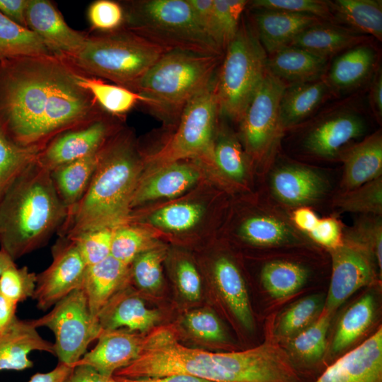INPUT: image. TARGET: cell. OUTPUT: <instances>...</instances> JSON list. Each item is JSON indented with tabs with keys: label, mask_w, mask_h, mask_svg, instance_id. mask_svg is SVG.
Segmentation results:
<instances>
[{
	"label": "cell",
	"mask_w": 382,
	"mask_h": 382,
	"mask_svg": "<svg viewBox=\"0 0 382 382\" xmlns=\"http://www.w3.org/2000/svg\"><path fill=\"white\" fill-rule=\"evenodd\" d=\"M328 3L336 24L381 41V0H334Z\"/></svg>",
	"instance_id": "30"
},
{
	"label": "cell",
	"mask_w": 382,
	"mask_h": 382,
	"mask_svg": "<svg viewBox=\"0 0 382 382\" xmlns=\"http://www.w3.org/2000/svg\"><path fill=\"white\" fill-rule=\"evenodd\" d=\"M153 245L154 240L149 231L127 223L115 228L110 255L129 266L139 254L154 248Z\"/></svg>",
	"instance_id": "39"
},
{
	"label": "cell",
	"mask_w": 382,
	"mask_h": 382,
	"mask_svg": "<svg viewBox=\"0 0 382 382\" xmlns=\"http://www.w3.org/2000/svg\"><path fill=\"white\" fill-rule=\"evenodd\" d=\"M142 161L129 134L117 132L103 145L83 195L67 213L61 238L116 228L129 222L131 202L141 176Z\"/></svg>",
	"instance_id": "2"
},
{
	"label": "cell",
	"mask_w": 382,
	"mask_h": 382,
	"mask_svg": "<svg viewBox=\"0 0 382 382\" xmlns=\"http://www.w3.org/2000/svg\"><path fill=\"white\" fill-rule=\"evenodd\" d=\"M87 265L74 243L61 238L52 248L50 265L37 275L33 299L46 311L73 291L82 288Z\"/></svg>",
	"instance_id": "12"
},
{
	"label": "cell",
	"mask_w": 382,
	"mask_h": 382,
	"mask_svg": "<svg viewBox=\"0 0 382 382\" xmlns=\"http://www.w3.org/2000/svg\"><path fill=\"white\" fill-rule=\"evenodd\" d=\"M12 259L2 250L0 249V274L6 265Z\"/></svg>",
	"instance_id": "62"
},
{
	"label": "cell",
	"mask_w": 382,
	"mask_h": 382,
	"mask_svg": "<svg viewBox=\"0 0 382 382\" xmlns=\"http://www.w3.org/2000/svg\"><path fill=\"white\" fill-rule=\"evenodd\" d=\"M352 231V242L371 253L381 272L382 270V228L379 221L360 224Z\"/></svg>",
	"instance_id": "51"
},
{
	"label": "cell",
	"mask_w": 382,
	"mask_h": 382,
	"mask_svg": "<svg viewBox=\"0 0 382 382\" xmlns=\"http://www.w3.org/2000/svg\"><path fill=\"white\" fill-rule=\"evenodd\" d=\"M365 40V35L342 25L323 21L306 29L289 45L302 48L328 60L336 54L364 43Z\"/></svg>",
	"instance_id": "26"
},
{
	"label": "cell",
	"mask_w": 382,
	"mask_h": 382,
	"mask_svg": "<svg viewBox=\"0 0 382 382\" xmlns=\"http://www.w3.org/2000/svg\"><path fill=\"white\" fill-rule=\"evenodd\" d=\"M211 158L219 169L230 178L240 181L245 174L243 151L237 139L223 132L214 143Z\"/></svg>",
	"instance_id": "41"
},
{
	"label": "cell",
	"mask_w": 382,
	"mask_h": 382,
	"mask_svg": "<svg viewBox=\"0 0 382 382\" xmlns=\"http://www.w3.org/2000/svg\"><path fill=\"white\" fill-rule=\"evenodd\" d=\"M312 382H382V328L329 364Z\"/></svg>",
	"instance_id": "15"
},
{
	"label": "cell",
	"mask_w": 382,
	"mask_h": 382,
	"mask_svg": "<svg viewBox=\"0 0 382 382\" xmlns=\"http://www.w3.org/2000/svg\"><path fill=\"white\" fill-rule=\"evenodd\" d=\"M56 56L0 58V126L21 146L42 150L58 134L105 112Z\"/></svg>",
	"instance_id": "1"
},
{
	"label": "cell",
	"mask_w": 382,
	"mask_h": 382,
	"mask_svg": "<svg viewBox=\"0 0 382 382\" xmlns=\"http://www.w3.org/2000/svg\"><path fill=\"white\" fill-rule=\"evenodd\" d=\"M240 233L248 242L260 246L284 244L293 238L289 226L281 220L270 216H255L246 219L240 228Z\"/></svg>",
	"instance_id": "38"
},
{
	"label": "cell",
	"mask_w": 382,
	"mask_h": 382,
	"mask_svg": "<svg viewBox=\"0 0 382 382\" xmlns=\"http://www.w3.org/2000/svg\"><path fill=\"white\" fill-rule=\"evenodd\" d=\"M328 59L294 46H286L267 54V69L286 86L325 76Z\"/></svg>",
	"instance_id": "25"
},
{
	"label": "cell",
	"mask_w": 382,
	"mask_h": 382,
	"mask_svg": "<svg viewBox=\"0 0 382 382\" xmlns=\"http://www.w3.org/2000/svg\"><path fill=\"white\" fill-rule=\"evenodd\" d=\"M115 294L97 316L103 330L124 328L132 332L144 333L158 321L156 310L148 308L138 296L125 290Z\"/></svg>",
	"instance_id": "21"
},
{
	"label": "cell",
	"mask_w": 382,
	"mask_h": 382,
	"mask_svg": "<svg viewBox=\"0 0 382 382\" xmlns=\"http://www.w3.org/2000/svg\"><path fill=\"white\" fill-rule=\"evenodd\" d=\"M223 55L166 51L131 90L148 100L154 111L180 115L185 105L215 77Z\"/></svg>",
	"instance_id": "4"
},
{
	"label": "cell",
	"mask_w": 382,
	"mask_h": 382,
	"mask_svg": "<svg viewBox=\"0 0 382 382\" xmlns=\"http://www.w3.org/2000/svg\"><path fill=\"white\" fill-rule=\"evenodd\" d=\"M366 129L364 118L355 110H335L316 123L304 139L311 154L324 158L335 157L351 141L362 136Z\"/></svg>",
	"instance_id": "17"
},
{
	"label": "cell",
	"mask_w": 382,
	"mask_h": 382,
	"mask_svg": "<svg viewBox=\"0 0 382 382\" xmlns=\"http://www.w3.org/2000/svg\"><path fill=\"white\" fill-rule=\"evenodd\" d=\"M26 21L55 56L69 59L85 45L88 35L74 30L54 5L47 0H29Z\"/></svg>",
	"instance_id": "14"
},
{
	"label": "cell",
	"mask_w": 382,
	"mask_h": 382,
	"mask_svg": "<svg viewBox=\"0 0 382 382\" xmlns=\"http://www.w3.org/2000/svg\"><path fill=\"white\" fill-rule=\"evenodd\" d=\"M335 203L344 211L381 214V177L340 194L335 199Z\"/></svg>",
	"instance_id": "40"
},
{
	"label": "cell",
	"mask_w": 382,
	"mask_h": 382,
	"mask_svg": "<svg viewBox=\"0 0 382 382\" xmlns=\"http://www.w3.org/2000/svg\"><path fill=\"white\" fill-rule=\"evenodd\" d=\"M332 93L324 76L286 86L279 103L281 129L292 127L310 116Z\"/></svg>",
	"instance_id": "28"
},
{
	"label": "cell",
	"mask_w": 382,
	"mask_h": 382,
	"mask_svg": "<svg viewBox=\"0 0 382 382\" xmlns=\"http://www.w3.org/2000/svg\"><path fill=\"white\" fill-rule=\"evenodd\" d=\"M65 382H120L113 376H106L93 369L79 365L74 368L73 371Z\"/></svg>",
	"instance_id": "56"
},
{
	"label": "cell",
	"mask_w": 382,
	"mask_h": 382,
	"mask_svg": "<svg viewBox=\"0 0 382 382\" xmlns=\"http://www.w3.org/2000/svg\"><path fill=\"white\" fill-rule=\"evenodd\" d=\"M115 378L120 382H214L197 376L183 374H171L157 378L138 379Z\"/></svg>",
	"instance_id": "60"
},
{
	"label": "cell",
	"mask_w": 382,
	"mask_h": 382,
	"mask_svg": "<svg viewBox=\"0 0 382 382\" xmlns=\"http://www.w3.org/2000/svg\"><path fill=\"white\" fill-rule=\"evenodd\" d=\"M39 56L55 55L32 30L0 12V58Z\"/></svg>",
	"instance_id": "34"
},
{
	"label": "cell",
	"mask_w": 382,
	"mask_h": 382,
	"mask_svg": "<svg viewBox=\"0 0 382 382\" xmlns=\"http://www.w3.org/2000/svg\"><path fill=\"white\" fill-rule=\"evenodd\" d=\"M78 81L105 112L114 117L125 115L139 103H148V100L141 94L122 86L108 83L99 78L81 73Z\"/></svg>",
	"instance_id": "32"
},
{
	"label": "cell",
	"mask_w": 382,
	"mask_h": 382,
	"mask_svg": "<svg viewBox=\"0 0 382 382\" xmlns=\"http://www.w3.org/2000/svg\"><path fill=\"white\" fill-rule=\"evenodd\" d=\"M67 213L50 171L36 158L0 201V249L15 261L44 246Z\"/></svg>",
	"instance_id": "3"
},
{
	"label": "cell",
	"mask_w": 382,
	"mask_h": 382,
	"mask_svg": "<svg viewBox=\"0 0 382 382\" xmlns=\"http://www.w3.org/2000/svg\"><path fill=\"white\" fill-rule=\"evenodd\" d=\"M116 117L104 113L53 138L38 154L37 162L50 171L97 153L117 132Z\"/></svg>",
	"instance_id": "11"
},
{
	"label": "cell",
	"mask_w": 382,
	"mask_h": 382,
	"mask_svg": "<svg viewBox=\"0 0 382 382\" xmlns=\"http://www.w3.org/2000/svg\"><path fill=\"white\" fill-rule=\"evenodd\" d=\"M332 317V313L323 310L317 319L291 337L289 347L292 362L295 359L302 369H311L319 362L325 352Z\"/></svg>",
	"instance_id": "33"
},
{
	"label": "cell",
	"mask_w": 382,
	"mask_h": 382,
	"mask_svg": "<svg viewBox=\"0 0 382 382\" xmlns=\"http://www.w3.org/2000/svg\"><path fill=\"white\" fill-rule=\"evenodd\" d=\"M129 277V266L112 255L100 262L87 266L81 289L93 317L97 318L110 299L126 286Z\"/></svg>",
	"instance_id": "23"
},
{
	"label": "cell",
	"mask_w": 382,
	"mask_h": 382,
	"mask_svg": "<svg viewBox=\"0 0 382 382\" xmlns=\"http://www.w3.org/2000/svg\"><path fill=\"white\" fill-rule=\"evenodd\" d=\"M178 288L183 296L195 301L200 298L201 280L194 265L188 260L180 261L176 269Z\"/></svg>",
	"instance_id": "53"
},
{
	"label": "cell",
	"mask_w": 382,
	"mask_h": 382,
	"mask_svg": "<svg viewBox=\"0 0 382 382\" xmlns=\"http://www.w3.org/2000/svg\"><path fill=\"white\" fill-rule=\"evenodd\" d=\"M165 52L122 28L88 35L83 47L66 60L85 75L108 79L130 89Z\"/></svg>",
	"instance_id": "6"
},
{
	"label": "cell",
	"mask_w": 382,
	"mask_h": 382,
	"mask_svg": "<svg viewBox=\"0 0 382 382\" xmlns=\"http://www.w3.org/2000/svg\"><path fill=\"white\" fill-rule=\"evenodd\" d=\"M28 2L29 0H0V12L14 23L28 28L26 21Z\"/></svg>",
	"instance_id": "55"
},
{
	"label": "cell",
	"mask_w": 382,
	"mask_h": 382,
	"mask_svg": "<svg viewBox=\"0 0 382 382\" xmlns=\"http://www.w3.org/2000/svg\"><path fill=\"white\" fill-rule=\"evenodd\" d=\"M308 276L306 269L297 263L274 260L262 267L261 282L270 296L279 299L299 291L306 282Z\"/></svg>",
	"instance_id": "36"
},
{
	"label": "cell",
	"mask_w": 382,
	"mask_h": 382,
	"mask_svg": "<svg viewBox=\"0 0 382 382\" xmlns=\"http://www.w3.org/2000/svg\"><path fill=\"white\" fill-rule=\"evenodd\" d=\"M115 228H101L81 233L71 238L87 266L96 265L110 255Z\"/></svg>",
	"instance_id": "47"
},
{
	"label": "cell",
	"mask_w": 382,
	"mask_h": 382,
	"mask_svg": "<svg viewBox=\"0 0 382 382\" xmlns=\"http://www.w3.org/2000/svg\"><path fill=\"white\" fill-rule=\"evenodd\" d=\"M307 235L328 250L338 248L344 242L340 222L333 217L319 219L315 228Z\"/></svg>",
	"instance_id": "52"
},
{
	"label": "cell",
	"mask_w": 382,
	"mask_h": 382,
	"mask_svg": "<svg viewBox=\"0 0 382 382\" xmlns=\"http://www.w3.org/2000/svg\"><path fill=\"white\" fill-rule=\"evenodd\" d=\"M185 325L188 330L201 340L221 342L225 340V332L217 317L207 310H196L187 313Z\"/></svg>",
	"instance_id": "50"
},
{
	"label": "cell",
	"mask_w": 382,
	"mask_h": 382,
	"mask_svg": "<svg viewBox=\"0 0 382 382\" xmlns=\"http://www.w3.org/2000/svg\"><path fill=\"white\" fill-rule=\"evenodd\" d=\"M370 86L369 103L371 108L378 119L382 117V71L378 67L373 76Z\"/></svg>",
	"instance_id": "57"
},
{
	"label": "cell",
	"mask_w": 382,
	"mask_h": 382,
	"mask_svg": "<svg viewBox=\"0 0 382 382\" xmlns=\"http://www.w3.org/2000/svg\"><path fill=\"white\" fill-rule=\"evenodd\" d=\"M267 62V54L253 28L241 20L216 73L219 115L240 121L266 76Z\"/></svg>",
	"instance_id": "7"
},
{
	"label": "cell",
	"mask_w": 382,
	"mask_h": 382,
	"mask_svg": "<svg viewBox=\"0 0 382 382\" xmlns=\"http://www.w3.org/2000/svg\"><path fill=\"white\" fill-rule=\"evenodd\" d=\"M343 185L347 190L359 187L382 173V135L377 131L352 146L344 156Z\"/></svg>",
	"instance_id": "27"
},
{
	"label": "cell",
	"mask_w": 382,
	"mask_h": 382,
	"mask_svg": "<svg viewBox=\"0 0 382 382\" xmlns=\"http://www.w3.org/2000/svg\"><path fill=\"white\" fill-rule=\"evenodd\" d=\"M375 300L371 294H365L354 302L344 313L333 337L331 350L337 354L357 340L372 323Z\"/></svg>",
	"instance_id": "35"
},
{
	"label": "cell",
	"mask_w": 382,
	"mask_h": 382,
	"mask_svg": "<svg viewBox=\"0 0 382 382\" xmlns=\"http://www.w3.org/2000/svg\"><path fill=\"white\" fill-rule=\"evenodd\" d=\"M42 351L55 355L54 344L43 339L30 320L16 316L0 331V371H21L31 368L33 361L28 355Z\"/></svg>",
	"instance_id": "19"
},
{
	"label": "cell",
	"mask_w": 382,
	"mask_h": 382,
	"mask_svg": "<svg viewBox=\"0 0 382 382\" xmlns=\"http://www.w3.org/2000/svg\"><path fill=\"white\" fill-rule=\"evenodd\" d=\"M216 286L225 303L248 330H252L254 320L245 282L235 264L227 257L219 258L214 265Z\"/></svg>",
	"instance_id": "29"
},
{
	"label": "cell",
	"mask_w": 382,
	"mask_h": 382,
	"mask_svg": "<svg viewBox=\"0 0 382 382\" xmlns=\"http://www.w3.org/2000/svg\"><path fill=\"white\" fill-rule=\"evenodd\" d=\"M332 257L330 284L324 311L332 314L351 295L370 284L374 278L371 255L352 241L329 250Z\"/></svg>",
	"instance_id": "13"
},
{
	"label": "cell",
	"mask_w": 382,
	"mask_h": 382,
	"mask_svg": "<svg viewBox=\"0 0 382 382\" xmlns=\"http://www.w3.org/2000/svg\"><path fill=\"white\" fill-rule=\"evenodd\" d=\"M164 257V250L154 247L139 254L131 263L130 275L140 289L150 291L160 287Z\"/></svg>",
	"instance_id": "44"
},
{
	"label": "cell",
	"mask_w": 382,
	"mask_h": 382,
	"mask_svg": "<svg viewBox=\"0 0 382 382\" xmlns=\"http://www.w3.org/2000/svg\"><path fill=\"white\" fill-rule=\"evenodd\" d=\"M99 152L50 170L56 192L68 211L85 193L96 170Z\"/></svg>",
	"instance_id": "31"
},
{
	"label": "cell",
	"mask_w": 382,
	"mask_h": 382,
	"mask_svg": "<svg viewBox=\"0 0 382 382\" xmlns=\"http://www.w3.org/2000/svg\"><path fill=\"white\" fill-rule=\"evenodd\" d=\"M152 175L140 178L131 202V209L151 200L175 197L192 187L199 177L192 166L171 162L159 165Z\"/></svg>",
	"instance_id": "20"
},
{
	"label": "cell",
	"mask_w": 382,
	"mask_h": 382,
	"mask_svg": "<svg viewBox=\"0 0 382 382\" xmlns=\"http://www.w3.org/2000/svg\"><path fill=\"white\" fill-rule=\"evenodd\" d=\"M40 151L18 145L0 126V201L16 178L36 160Z\"/></svg>",
	"instance_id": "37"
},
{
	"label": "cell",
	"mask_w": 382,
	"mask_h": 382,
	"mask_svg": "<svg viewBox=\"0 0 382 382\" xmlns=\"http://www.w3.org/2000/svg\"><path fill=\"white\" fill-rule=\"evenodd\" d=\"M253 29L267 54L289 46L306 29L325 21L316 16L277 10L255 9Z\"/></svg>",
	"instance_id": "18"
},
{
	"label": "cell",
	"mask_w": 382,
	"mask_h": 382,
	"mask_svg": "<svg viewBox=\"0 0 382 382\" xmlns=\"http://www.w3.org/2000/svg\"><path fill=\"white\" fill-rule=\"evenodd\" d=\"M87 16L91 28L100 33L121 29L125 23L123 6L112 0L94 1L88 6Z\"/></svg>",
	"instance_id": "49"
},
{
	"label": "cell",
	"mask_w": 382,
	"mask_h": 382,
	"mask_svg": "<svg viewBox=\"0 0 382 382\" xmlns=\"http://www.w3.org/2000/svg\"><path fill=\"white\" fill-rule=\"evenodd\" d=\"M17 304L0 294V331L5 328L16 316Z\"/></svg>",
	"instance_id": "61"
},
{
	"label": "cell",
	"mask_w": 382,
	"mask_h": 382,
	"mask_svg": "<svg viewBox=\"0 0 382 382\" xmlns=\"http://www.w3.org/2000/svg\"><path fill=\"white\" fill-rule=\"evenodd\" d=\"M377 53L368 44L354 46L337 56L324 79L331 92H345L364 83L376 70Z\"/></svg>",
	"instance_id": "22"
},
{
	"label": "cell",
	"mask_w": 382,
	"mask_h": 382,
	"mask_svg": "<svg viewBox=\"0 0 382 382\" xmlns=\"http://www.w3.org/2000/svg\"><path fill=\"white\" fill-rule=\"evenodd\" d=\"M203 214V208L195 203H176L166 206L151 216L156 226L172 231H184L195 226Z\"/></svg>",
	"instance_id": "43"
},
{
	"label": "cell",
	"mask_w": 382,
	"mask_h": 382,
	"mask_svg": "<svg viewBox=\"0 0 382 382\" xmlns=\"http://www.w3.org/2000/svg\"><path fill=\"white\" fill-rule=\"evenodd\" d=\"M292 219L299 229L308 234L315 228L319 218L311 209L302 207L293 212Z\"/></svg>",
	"instance_id": "58"
},
{
	"label": "cell",
	"mask_w": 382,
	"mask_h": 382,
	"mask_svg": "<svg viewBox=\"0 0 382 382\" xmlns=\"http://www.w3.org/2000/svg\"><path fill=\"white\" fill-rule=\"evenodd\" d=\"M30 322L37 328L44 326L53 332L55 356L59 363L73 368L103 331L98 319L90 312L81 288L58 301L48 313Z\"/></svg>",
	"instance_id": "9"
},
{
	"label": "cell",
	"mask_w": 382,
	"mask_h": 382,
	"mask_svg": "<svg viewBox=\"0 0 382 382\" xmlns=\"http://www.w3.org/2000/svg\"><path fill=\"white\" fill-rule=\"evenodd\" d=\"M320 307V299L316 296L295 302L280 317L277 334L282 337L291 338L316 320Z\"/></svg>",
	"instance_id": "46"
},
{
	"label": "cell",
	"mask_w": 382,
	"mask_h": 382,
	"mask_svg": "<svg viewBox=\"0 0 382 382\" xmlns=\"http://www.w3.org/2000/svg\"><path fill=\"white\" fill-rule=\"evenodd\" d=\"M216 76L185 105L176 132L154 156V163L159 166L187 158H211L219 116Z\"/></svg>",
	"instance_id": "8"
},
{
	"label": "cell",
	"mask_w": 382,
	"mask_h": 382,
	"mask_svg": "<svg viewBox=\"0 0 382 382\" xmlns=\"http://www.w3.org/2000/svg\"><path fill=\"white\" fill-rule=\"evenodd\" d=\"M73 369L74 368L71 366L63 363H59L50 371L34 374L28 382H65Z\"/></svg>",
	"instance_id": "59"
},
{
	"label": "cell",
	"mask_w": 382,
	"mask_h": 382,
	"mask_svg": "<svg viewBox=\"0 0 382 382\" xmlns=\"http://www.w3.org/2000/svg\"><path fill=\"white\" fill-rule=\"evenodd\" d=\"M187 1L191 6L200 26L215 42L214 9L213 0H187Z\"/></svg>",
	"instance_id": "54"
},
{
	"label": "cell",
	"mask_w": 382,
	"mask_h": 382,
	"mask_svg": "<svg viewBox=\"0 0 382 382\" xmlns=\"http://www.w3.org/2000/svg\"><path fill=\"white\" fill-rule=\"evenodd\" d=\"M37 282V275L27 267L18 268L13 260L0 274V294L18 304L33 297Z\"/></svg>",
	"instance_id": "45"
},
{
	"label": "cell",
	"mask_w": 382,
	"mask_h": 382,
	"mask_svg": "<svg viewBox=\"0 0 382 382\" xmlns=\"http://www.w3.org/2000/svg\"><path fill=\"white\" fill-rule=\"evenodd\" d=\"M123 8V28L165 51L224 55L199 24L187 0L129 1Z\"/></svg>",
	"instance_id": "5"
},
{
	"label": "cell",
	"mask_w": 382,
	"mask_h": 382,
	"mask_svg": "<svg viewBox=\"0 0 382 382\" xmlns=\"http://www.w3.org/2000/svg\"><path fill=\"white\" fill-rule=\"evenodd\" d=\"M252 8L277 10L316 16L335 23L328 1L322 0H254L248 2Z\"/></svg>",
	"instance_id": "48"
},
{
	"label": "cell",
	"mask_w": 382,
	"mask_h": 382,
	"mask_svg": "<svg viewBox=\"0 0 382 382\" xmlns=\"http://www.w3.org/2000/svg\"><path fill=\"white\" fill-rule=\"evenodd\" d=\"M214 9V40L224 52L236 35L242 13L248 4L245 0H213Z\"/></svg>",
	"instance_id": "42"
},
{
	"label": "cell",
	"mask_w": 382,
	"mask_h": 382,
	"mask_svg": "<svg viewBox=\"0 0 382 382\" xmlns=\"http://www.w3.org/2000/svg\"><path fill=\"white\" fill-rule=\"evenodd\" d=\"M145 334L127 330H103L98 343L75 364L88 366L106 376L130 364L140 354Z\"/></svg>",
	"instance_id": "16"
},
{
	"label": "cell",
	"mask_w": 382,
	"mask_h": 382,
	"mask_svg": "<svg viewBox=\"0 0 382 382\" xmlns=\"http://www.w3.org/2000/svg\"><path fill=\"white\" fill-rule=\"evenodd\" d=\"M272 187L284 203L303 206L319 199L325 194L327 185L324 179L312 169L289 166L274 173Z\"/></svg>",
	"instance_id": "24"
},
{
	"label": "cell",
	"mask_w": 382,
	"mask_h": 382,
	"mask_svg": "<svg viewBox=\"0 0 382 382\" xmlns=\"http://www.w3.org/2000/svg\"><path fill=\"white\" fill-rule=\"evenodd\" d=\"M286 87L267 71L239 121L245 145L254 156L265 152L281 129L279 103Z\"/></svg>",
	"instance_id": "10"
}]
</instances>
